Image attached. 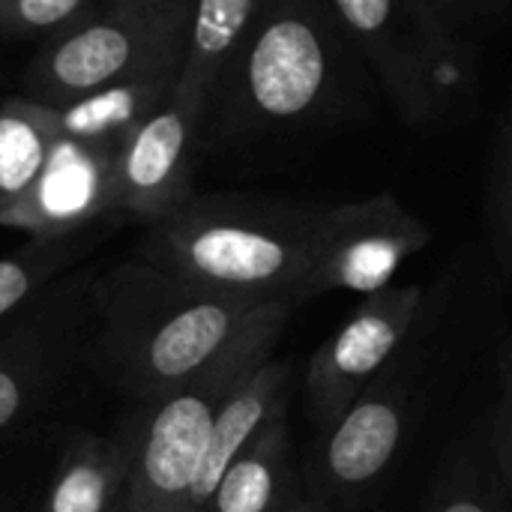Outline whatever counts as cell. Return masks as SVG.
<instances>
[{"label":"cell","mask_w":512,"mask_h":512,"mask_svg":"<svg viewBox=\"0 0 512 512\" xmlns=\"http://www.w3.org/2000/svg\"><path fill=\"white\" fill-rule=\"evenodd\" d=\"M273 303L204 291L129 258L93 279L84 354L114 390L156 402L201 378Z\"/></svg>","instance_id":"cell-1"},{"label":"cell","mask_w":512,"mask_h":512,"mask_svg":"<svg viewBox=\"0 0 512 512\" xmlns=\"http://www.w3.org/2000/svg\"><path fill=\"white\" fill-rule=\"evenodd\" d=\"M324 207L240 195H189L147 225L135 258L195 288L303 303Z\"/></svg>","instance_id":"cell-2"},{"label":"cell","mask_w":512,"mask_h":512,"mask_svg":"<svg viewBox=\"0 0 512 512\" xmlns=\"http://www.w3.org/2000/svg\"><path fill=\"white\" fill-rule=\"evenodd\" d=\"M360 78L372 72L327 0H264L213 96L219 132L243 141L324 120L357 99Z\"/></svg>","instance_id":"cell-3"},{"label":"cell","mask_w":512,"mask_h":512,"mask_svg":"<svg viewBox=\"0 0 512 512\" xmlns=\"http://www.w3.org/2000/svg\"><path fill=\"white\" fill-rule=\"evenodd\" d=\"M297 303L279 300L240 336L201 378L183 390L144 402L138 420L126 429L129 474L123 504L129 512H186L195 474L201 468L213 423L225 399L273 357Z\"/></svg>","instance_id":"cell-4"},{"label":"cell","mask_w":512,"mask_h":512,"mask_svg":"<svg viewBox=\"0 0 512 512\" xmlns=\"http://www.w3.org/2000/svg\"><path fill=\"white\" fill-rule=\"evenodd\" d=\"M408 129L450 120L474 93L477 54L450 42L420 0H327Z\"/></svg>","instance_id":"cell-5"},{"label":"cell","mask_w":512,"mask_h":512,"mask_svg":"<svg viewBox=\"0 0 512 512\" xmlns=\"http://www.w3.org/2000/svg\"><path fill=\"white\" fill-rule=\"evenodd\" d=\"M186 36L162 30L135 12L102 0L90 15L45 39L24 69L21 96L60 108L123 78L183 66Z\"/></svg>","instance_id":"cell-6"},{"label":"cell","mask_w":512,"mask_h":512,"mask_svg":"<svg viewBox=\"0 0 512 512\" xmlns=\"http://www.w3.org/2000/svg\"><path fill=\"white\" fill-rule=\"evenodd\" d=\"M90 273H66L0 324V435L18 426L87 351Z\"/></svg>","instance_id":"cell-7"},{"label":"cell","mask_w":512,"mask_h":512,"mask_svg":"<svg viewBox=\"0 0 512 512\" xmlns=\"http://www.w3.org/2000/svg\"><path fill=\"white\" fill-rule=\"evenodd\" d=\"M432 243V228L396 195H372L321 210L303 300L333 291L372 297L393 285L408 258Z\"/></svg>","instance_id":"cell-8"},{"label":"cell","mask_w":512,"mask_h":512,"mask_svg":"<svg viewBox=\"0 0 512 512\" xmlns=\"http://www.w3.org/2000/svg\"><path fill=\"white\" fill-rule=\"evenodd\" d=\"M426 291L420 285H390L366 297L351 318L315 351L306 369V408L324 429L333 423L405 348Z\"/></svg>","instance_id":"cell-9"},{"label":"cell","mask_w":512,"mask_h":512,"mask_svg":"<svg viewBox=\"0 0 512 512\" xmlns=\"http://www.w3.org/2000/svg\"><path fill=\"white\" fill-rule=\"evenodd\" d=\"M411 399V381L393 363L327 423L309 468L312 498L336 507L372 492L405 444Z\"/></svg>","instance_id":"cell-10"},{"label":"cell","mask_w":512,"mask_h":512,"mask_svg":"<svg viewBox=\"0 0 512 512\" xmlns=\"http://www.w3.org/2000/svg\"><path fill=\"white\" fill-rule=\"evenodd\" d=\"M204 114L180 99L153 111L117 150L108 216L153 225L192 195V162Z\"/></svg>","instance_id":"cell-11"},{"label":"cell","mask_w":512,"mask_h":512,"mask_svg":"<svg viewBox=\"0 0 512 512\" xmlns=\"http://www.w3.org/2000/svg\"><path fill=\"white\" fill-rule=\"evenodd\" d=\"M111 150L57 138L33 189L0 216V228H21L30 237H63L87 231L111 207Z\"/></svg>","instance_id":"cell-12"},{"label":"cell","mask_w":512,"mask_h":512,"mask_svg":"<svg viewBox=\"0 0 512 512\" xmlns=\"http://www.w3.org/2000/svg\"><path fill=\"white\" fill-rule=\"evenodd\" d=\"M291 378L294 369L285 360H267L261 363L219 408L201 468L195 474L186 512H207L210 501L231 468V462L258 438L264 426H270L276 417L288 414L291 402Z\"/></svg>","instance_id":"cell-13"},{"label":"cell","mask_w":512,"mask_h":512,"mask_svg":"<svg viewBox=\"0 0 512 512\" xmlns=\"http://www.w3.org/2000/svg\"><path fill=\"white\" fill-rule=\"evenodd\" d=\"M177 72V63L159 66L54 108L57 138L117 153L123 141L171 99Z\"/></svg>","instance_id":"cell-14"},{"label":"cell","mask_w":512,"mask_h":512,"mask_svg":"<svg viewBox=\"0 0 512 512\" xmlns=\"http://www.w3.org/2000/svg\"><path fill=\"white\" fill-rule=\"evenodd\" d=\"M261 9L264 0H195L183 66L171 96L207 117L219 84L249 39Z\"/></svg>","instance_id":"cell-15"},{"label":"cell","mask_w":512,"mask_h":512,"mask_svg":"<svg viewBox=\"0 0 512 512\" xmlns=\"http://www.w3.org/2000/svg\"><path fill=\"white\" fill-rule=\"evenodd\" d=\"M303 498L288 414H282L231 462L207 512H297Z\"/></svg>","instance_id":"cell-16"},{"label":"cell","mask_w":512,"mask_h":512,"mask_svg":"<svg viewBox=\"0 0 512 512\" xmlns=\"http://www.w3.org/2000/svg\"><path fill=\"white\" fill-rule=\"evenodd\" d=\"M129 438L81 435L66 444L42 512H117L126 495Z\"/></svg>","instance_id":"cell-17"},{"label":"cell","mask_w":512,"mask_h":512,"mask_svg":"<svg viewBox=\"0 0 512 512\" xmlns=\"http://www.w3.org/2000/svg\"><path fill=\"white\" fill-rule=\"evenodd\" d=\"M54 144V108L27 96H9L0 102V216L33 189Z\"/></svg>","instance_id":"cell-18"},{"label":"cell","mask_w":512,"mask_h":512,"mask_svg":"<svg viewBox=\"0 0 512 512\" xmlns=\"http://www.w3.org/2000/svg\"><path fill=\"white\" fill-rule=\"evenodd\" d=\"M87 231L63 237H30L15 252L0 255V324L27 300H33L42 288L72 273V267L93 246V237Z\"/></svg>","instance_id":"cell-19"},{"label":"cell","mask_w":512,"mask_h":512,"mask_svg":"<svg viewBox=\"0 0 512 512\" xmlns=\"http://www.w3.org/2000/svg\"><path fill=\"white\" fill-rule=\"evenodd\" d=\"M512 492L507 489L492 447L462 456L438 486L426 512H507Z\"/></svg>","instance_id":"cell-20"},{"label":"cell","mask_w":512,"mask_h":512,"mask_svg":"<svg viewBox=\"0 0 512 512\" xmlns=\"http://www.w3.org/2000/svg\"><path fill=\"white\" fill-rule=\"evenodd\" d=\"M102 0H0V36H54L90 15Z\"/></svg>","instance_id":"cell-21"},{"label":"cell","mask_w":512,"mask_h":512,"mask_svg":"<svg viewBox=\"0 0 512 512\" xmlns=\"http://www.w3.org/2000/svg\"><path fill=\"white\" fill-rule=\"evenodd\" d=\"M489 231L498 258L512 273V102L501 120L489 171Z\"/></svg>","instance_id":"cell-22"},{"label":"cell","mask_w":512,"mask_h":512,"mask_svg":"<svg viewBox=\"0 0 512 512\" xmlns=\"http://www.w3.org/2000/svg\"><path fill=\"white\" fill-rule=\"evenodd\" d=\"M441 33L459 48L477 54L480 36L512 9V0H420Z\"/></svg>","instance_id":"cell-23"},{"label":"cell","mask_w":512,"mask_h":512,"mask_svg":"<svg viewBox=\"0 0 512 512\" xmlns=\"http://www.w3.org/2000/svg\"><path fill=\"white\" fill-rule=\"evenodd\" d=\"M492 456L498 462V471L512 492V348L507 363H504V387H501V402L495 408L492 420V438H489Z\"/></svg>","instance_id":"cell-24"},{"label":"cell","mask_w":512,"mask_h":512,"mask_svg":"<svg viewBox=\"0 0 512 512\" xmlns=\"http://www.w3.org/2000/svg\"><path fill=\"white\" fill-rule=\"evenodd\" d=\"M111 3L135 12L138 18H144L162 30L189 36V18H192L195 0H111Z\"/></svg>","instance_id":"cell-25"},{"label":"cell","mask_w":512,"mask_h":512,"mask_svg":"<svg viewBox=\"0 0 512 512\" xmlns=\"http://www.w3.org/2000/svg\"><path fill=\"white\" fill-rule=\"evenodd\" d=\"M297 512H339L333 504H327V501H318V498H312V495H306L303 498V504L297 507Z\"/></svg>","instance_id":"cell-26"},{"label":"cell","mask_w":512,"mask_h":512,"mask_svg":"<svg viewBox=\"0 0 512 512\" xmlns=\"http://www.w3.org/2000/svg\"><path fill=\"white\" fill-rule=\"evenodd\" d=\"M117 512H129V510H126V504H120V510Z\"/></svg>","instance_id":"cell-27"}]
</instances>
